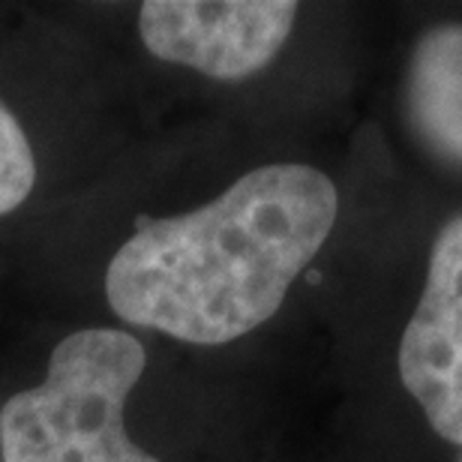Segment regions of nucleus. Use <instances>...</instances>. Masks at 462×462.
Segmentation results:
<instances>
[{
  "label": "nucleus",
  "mask_w": 462,
  "mask_h": 462,
  "mask_svg": "<svg viewBox=\"0 0 462 462\" xmlns=\"http://www.w3.org/2000/svg\"><path fill=\"white\" fill-rule=\"evenodd\" d=\"M337 214L328 174L300 162L262 165L205 208L144 219L108 264L106 298L129 325L226 346L282 307Z\"/></svg>",
  "instance_id": "f257e3e1"
},
{
  "label": "nucleus",
  "mask_w": 462,
  "mask_h": 462,
  "mask_svg": "<svg viewBox=\"0 0 462 462\" xmlns=\"http://www.w3.org/2000/svg\"><path fill=\"white\" fill-rule=\"evenodd\" d=\"M144 360L142 343L117 328L60 339L42 384L0 409V462H160L124 427Z\"/></svg>",
  "instance_id": "f03ea898"
},
{
  "label": "nucleus",
  "mask_w": 462,
  "mask_h": 462,
  "mask_svg": "<svg viewBox=\"0 0 462 462\" xmlns=\"http://www.w3.org/2000/svg\"><path fill=\"white\" fill-rule=\"evenodd\" d=\"M298 4L289 0H147L138 31L160 60L210 79H246L264 69L289 40Z\"/></svg>",
  "instance_id": "7ed1b4c3"
},
{
  "label": "nucleus",
  "mask_w": 462,
  "mask_h": 462,
  "mask_svg": "<svg viewBox=\"0 0 462 462\" xmlns=\"http://www.w3.org/2000/svg\"><path fill=\"white\" fill-rule=\"evenodd\" d=\"M402 384L441 439L462 445V214L439 231L400 346Z\"/></svg>",
  "instance_id": "20e7f679"
},
{
  "label": "nucleus",
  "mask_w": 462,
  "mask_h": 462,
  "mask_svg": "<svg viewBox=\"0 0 462 462\" xmlns=\"http://www.w3.org/2000/svg\"><path fill=\"white\" fill-rule=\"evenodd\" d=\"M409 117L432 153L462 165V27L430 31L411 54Z\"/></svg>",
  "instance_id": "39448f33"
},
{
  "label": "nucleus",
  "mask_w": 462,
  "mask_h": 462,
  "mask_svg": "<svg viewBox=\"0 0 462 462\" xmlns=\"http://www.w3.org/2000/svg\"><path fill=\"white\" fill-rule=\"evenodd\" d=\"M36 180V160L22 124L0 103V217L24 205Z\"/></svg>",
  "instance_id": "423d86ee"
}]
</instances>
